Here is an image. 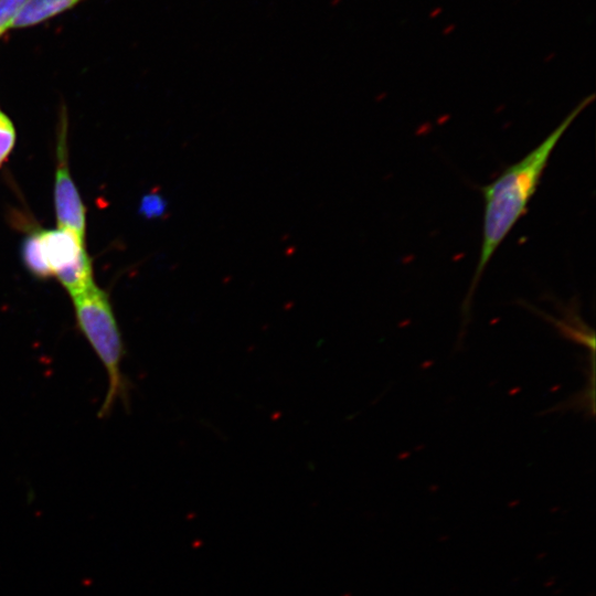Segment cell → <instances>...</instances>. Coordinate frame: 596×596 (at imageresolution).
<instances>
[{"label":"cell","instance_id":"cell-4","mask_svg":"<svg viewBox=\"0 0 596 596\" xmlns=\"http://www.w3.org/2000/svg\"><path fill=\"white\" fill-rule=\"evenodd\" d=\"M65 135L60 136L57 168L54 182V205L57 227L73 231L85 240V206L71 177L66 156Z\"/></svg>","mask_w":596,"mask_h":596},{"label":"cell","instance_id":"cell-7","mask_svg":"<svg viewBox=\"0 0 596 596\" xmlns=\"http://www.w3.org/2000/svg\"><path fill=\"white\" fill-rule=\"evenodd\" d=\"M26 0H0V36L12 29V23Z\"/></svg>","mask_w":596,"mask_h":596},{"label":"cell","instance_id":"cell-6","mask_svg":"<svg viewBox=\"0 0 596 596\" xmlns=\"http://www.w3.org/2000/svg\"><path fill=\"white\" fill-rule=\"evenodd\" d=\"M15 142V129L11 119L0 109V168Z\"/></svg>","mask_w":596,"mask_h":596},{"label":"cell","instance_id":"cell-1","mask_svg":"<svg viewBox=\"0 0 596 596\" xmlns=\"http://www.w3.org/2000/svg\"><path fill=\"white\" fill-rule=\"evenodd\" d=\"M594 98L593 94L583 98L544 140L480 189L485 202L482 240L475 274L461 305L460 340L471 319L475 291L489 262L514 225L526 213L558 141Z\"/></svg>","mask_w":596,"mask_h":596},{"label":"cell","instance_id":"cell-3","mask_svg":"<svg viewBox=\"0 0 596 596\" xmlns=\"http://www.w3.org/2000/svg\"><path fill=\"white\" fill-rule=\"evenodd\" d=\"M84 241L65 228L39 231L25 238L22 259L33 276L54 277L72 297L95 284Z\"/></svg>","mask_w":596,"mask_h":596},{"label":"cell","instance_id":"cell-2","mask_svg":"<svg viewBox=\"0 0 596 596\" xmlns=\"http://www.w3.org/2000/svg\"><path fill=\"white\" fill-rule=\"evenodd\" d=\"M78 330L91 344L108 377V390L100 408L107 414L116 401L127 398L121 372L125 348L108 294L96 284L71 297Z\"/></svg>","mask_w":596,"mask_h":596},{"label":"cell","instance_id":"cell-5","mask_svg":"<svg viewBox=\"0 0 596 596\" xmlns=\"http://www.w3.org/2000/svg\"><path fill=\"white\" fill-rule=\"evenodd\" d=\"M83 0H26L18 12L12 29L28 28L61 14Z\"/></svg>","mask_w":596,"mask_h":596},{"label":"cell","instance_id":"cell-8","mask_svg":"<svg viewBox=\"0 0 596 596\" xmlns=\"http://www.w3.org/2000/svg\"><path fill=\"white\" fill-rule=\"evenodd\" d=\"M145 213L150 216H160L166 210L164 200L159 195L147 196L143 205Z\"/></svg>","mask_w":596,"mask_h":596}]
</instances>
